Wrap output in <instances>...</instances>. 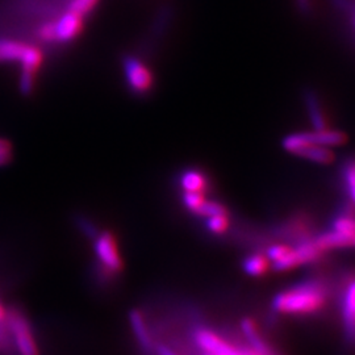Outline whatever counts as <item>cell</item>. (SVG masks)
<instances>
[{"mask_svg": "<svg viewBox=\"0 0 355 355\" xmlns=\"http://www.w3.org/2000/svg\"><path fill=\"white\" fill-rule=\"evenodd\" d=\"M331 230L347 234L350 237H355V217H353V215H346V214L337 216L331 221Z\"/></svg>", "mask_w": 355, "mask_h": 355, "instance_id": "obj_19", "label": "cell"}, {"mask_svg": "<svg viewBox=\"0 0 355 355\" xmlns=\"http://www.w3.org/2000/svg\"><path fill=\"white\" fill-rule=\"evenodd\" d=\"M179 184L182 187L183 192H203L207 191V177L204 175L202 171L190 168L182 173L179 178Z\"/></svg>", "mask_w": 355, "mask_h": 355, "instance_id": "obj_13", "label": "cell"}, {"mask_svg": "<svg viewBox=\"0 0 355 355\" xmlns=\"http://www.w3.org/2000/svg\"><path fill=\"white\" fill-rule=\"evenodd\" d=\"M92 241L96 263L108 272L119 275L124 268V262L114 233L111 230H101Z\"/></svg>", "mask_w": 355, "mask_h": 355, "instance_id": "obj_5", "label": "cell"}, {"mask_svg": "<svg viewBox=\"0 0 355 355\" xmlns=\"http://www.w3.org/2000/svg\"><path fill=\"white\" fill-rule=\"evenodd\" d=\"M44 61L42 51L37 46L24 44L21 41L0 38V64L17 62L21 70L37 74Z\"/></svg>", "mask_w": 355, "mask_h": 355, "instance_id": "obj_2", "label": "cell"}, {"mask_svg": "<svg viewBox=\"0 0 355 355\" xmlns=\"http://www.w3.org/2000/svg\"><path fill=\"white\" fill-rule=\"evenodd\" d=\"M128 320L141 352L144 355H154L155 343H153L152 336L142 312L139 309H130L128 313Z\"/></svg>", "mask_w": 355, "mask_h": 355, "instance_id": "obj_8", "label": "cell"}, {"mask_svg": "<svg viewBox=\"0 0 355 355\" xmlns=\"http://www.w3.org/2000/svg\"><path fill=\"white\" fill-rule=\"evenodd\" d=\"M353 240H354V237H350L347 234H343V233L330 229L329 232L320 234L316 239H313V242L322 253H325L330 249L352 248Z\"/></svg>", "mask_w": 355, "mask_h": 355, "instance_id": "obj_11", "label": "cell"}, {"mask_svg": "<svg viewBox=\"0 0 355 355\" xmlns=\"http://www.w3.org/2000/svg\"><path fill=\"white\" fill-rule=\"evenodd\" d=\"M343 178L352 204H354L355 207V157H352L343 162Z\"/></svg>", "mask_w": 355, "mask_h": 355, "instance_id": "obj_18", "label": "cell"}, {"mask_svg": "<svg viewBox=\"0 0 355 355\" xmlns=\"http://www.w3.org/2000/svg\"><path fill=\"white\" fill-rule=\"evenodd\" d=\"M121 67L128 89L135 96H146L152 92L154 76L142 60L133 54H125L121 58Z\"/></svg>", "mask_w": 355, "mask_h": 355, "instance_id": "obj_3", "label": "cell"}, {"mask_svg": "<svg viewBox=\"0 0 355 355\" xmlns=\"http://www.w3.org/2000/svg\"><path fill=\"white\" fill-rule=\"evenodd\" d=\"M83 21H85V17L71 11L62 13L58 17V20L54 21L57 44L64 45L74 41L83 31Z\"/></svg>", "mask_w": 355, "mask_h": 355, "instance_id": "obj_7", "label": "cell"}, {"mask_svg": "<svg viewBox=\"0 0 355 355\" xmlns=\"http://www.w3.org/2000/svg\"><path fill=\"white\" fill-rule=\"evenodd\" d=\"M297 3L300 6V8L304 11L309 10V7H311V0H297Z\"/></svg>", "mask_w": 355, "mask_h": 355, "instance_id": "obj_33", "label": "cell"}, {"mask_svg": "<svg viewBox=\"0 0 355 355\" xmlns=\"http://www.w3.org/2000/svg\"><path fill=\"white\" fill-rule=\"evenodd\" d=\"M0 150H12L11 142L6 139H0Z\"/></svg>", "mask_w": 355, "mask_h": 355, "instance_id": "obj_32", "label": "cell"}, {"mask_svg": "<svg viewBox=\"0 0 355 355\" xmlns=\"http://www.w3.org/2000/svg\"><path fill=\"white\" fill-rule=\"evenodd\" d=\"M36 73L21 70L19 76V91L23 96H31L36 87Z\"/></svg>", "mask_w": 355, "mask_h": 355, "instance_id": "obj_22", "label": "cell"}, {"mask_svg": "<svg viewBox=\"0 0 355 355\" xmlns=\"http://www.w3.org/2000/svg\"><path fill=\"white\" fill-rule=\"evenodd\" d=\"M204 355H258L255 352H254L253 349L250 347V346H248V347H237V346H234V345H229L228 347L224 350V352H221V353H217V354H207V353H204Z\"/></svg>", "mask_w": 355, "mask_h": 355, "instance_id": "obj_28", "label": "cell"}, {"mask_svg": "<svg viewBox=\"0 0 355 355\" xmlns=\"http://www.w3.org/2000/svg\"><path fill=\"white\" fill-rule=\"evenodd\" d=\"M352 248H355V237L354 240H353V245H352Z\"/></svg>", "mask_w": 355, "mask_h": 355, "instance_id": "obj_35", "label": "cell"}, {"mask_svg": "<svg viewBox=\"0 0 355 355\" xmlns=\"http://www.w3.org/2000/svg\"><path fill=\"white\" fill-rule=\"evenodd\" d=\"M101 0H70L67 4V11L76 13L82 17H86L92 12Z\"/></svg>", "mask_w": 355, "mask_h": 355, "instance_id": "obj_20", "label": "cell"}, {"mask_svg": "<svg viewBox=\"0 0 355 355\" xmlns=\"http://www.w3.org/2000/svg\"><path fill=\"white\" fill-rule=\"evenodd\" d=\"M229 221L227 215H217L207 217L205 220V227L215 234H223L227 232L228 229Z\"/></svg>", "mask_w": 355, "mask_h": 355, "instance_id": "obj_24", "label": "cell"}, {"mask_svg": "<svg viewBox=\"0 0 355 355\" xmlns=\"http://www.w3.org/2000/svg\"><path fill=\"white\" fill-rule=\"evenodd\" d=\"M7 318V315H6ZM12 343L11 333L7 325V318L0 320V354H6L10 349V345Z\"/></svg>", "mask_w": 355, "mask_h": 355, "instance_id": "obj_26", "label": "cell"}, {"mask_svg": "<svg viewBox=\"0 0 355 355\" xmlns=\"http://www.w3.org/2000/svg\"><path fill=\"white\" fill-rule=\"evenodd\" d=\"M154 355H178L174 350H171L168 346L162 345V343H158L155 345V349H154Z\"/></svg>", "mask_w": 355, "mask_h": 355, "instance_id": "obj_29", "label": "cell"}, {"mask_svg": "<svg viewBox=\"0 0 355 355\" xmlns=\"http://www.w3.org/2000/svg\"><path fill=\"white\" fill-rule=\"evenodd\" d=\"M290 250H291V248L287 245H272L267 249L266 257L268 258V261H271L274 263V262L282 259L286 254H288Z\"/></svg>", "mask_w": 355, "mask_h": 355, "instance_id": "obj_27", "label": "cell"}, {"mask_svg": "<svg viewBox=\"0 0 355 355\" xmlns=\"http://www.w3.org/2000/svg\"><path fill=\"white\" fill-rule=\"evenodd\" d=\"M268 258L261 254H253L248 255L243 262H242V268L243 271L250 275V277H262L268 271Z\"/></svg>", "mask_w": 355, "mask_h": 355, "instance_id": "obj_16", "label": "cell"}, {"mask_svg": "<svg viewBox=\"0 0 355 355\" xmlns=\"http://www.w3.org/2000/svg\"><path fill=\"white\" fill-rule=\"evenodd\" d=\"M6 315H7V311H6V308L0 303V320L6 318Z\"/></svg>", "mask_w": 355, "mask_h": 355, "instance_id": "obj_34", "label": "cell"}, {"mask_svg": "<svg viewBox=\"0 0 355 355\" xmlns=\"http://www.w3.org/2000/svg\"><path fill=\"white\" fill-rule=\"evenodd\" d=\"M36 36L38 40L44 44L48 45H55L57 44V37H55V26H54V21H49L45 23L42 26H38Z\"/></svg>", "mask_w": 355, "mask_h": 355, "instance_id": "obj_25", "label": "cell"}, {"mask_svg": "<svg viewBox=\"0 0 355 355\" xmlns=\"http://www.w3.org/2000/svg\"><path fill=\"white\" fill-rule=\"evenodd\" d=\"M12 150H0V167L8 165L12 161Z\"/></svg>", "mask_w": 355, "mask_h": 355, "instance_id": "obj_30", "label": "cell"}, {"mask_svg": "<svg viewBox=\"0 0 355 355\" xmlns=\"http://www.w3.org/2000/svg\"><path fill=\"white\" fill-rule=\"evenodd\" d=\"M73 223L79 230V233L83 234L89 240H94L101 232L98 225L95 224V221H92V218H89V216L78 214V215L74 216Z\"/></svg>", "mask_w": 355, "mask_h": 355, "instance_id": "obj_17", "label": "cell"}, {"mask_svg": "<svg viewBox=\"0 0 355 355\" xmlns=\"http://www.w3.org/2000/svg\"><path fill=\"white\" fill-rule=\"evenodd\" d=\"M193 215L211 217V216L228 215V209L225 205L214 200H205Z\"/></svg>", "mask_w": 355, "mask_h": 355, "instance_id": "obj_21", "label": "cell"}, {"mask_svg": "<svg viewBox=\"0 0 355 355\" xmlns=\"http://www.w3.org/2000/svg\"><path fill=\"white\" fill-rule=\"evenodd\" d=\"M296 155L320 165H329L334 161V153L330 150V148L321 145H306Z\"/></svg>", "mask_w": 355, "mask_h": 355, "instance_id": "obj_14", "label": "cell"}, {"mask_svg": "<svg viewBox=\"0 0 355 355\" xmlns=\"http://www.w3.org/2000/svg\"><path fill=\"white\" fill-rule=\"evenodd\" d=\"M7 325L11 333L13 346L19 355H40L37 345L29 321L19 308L13 306L7 311Z\"/></svg>", "mask_w": 355, "mask_h": 355, "instance_id": "obj_4", "label": "cell"}, {"mask_svg": "<svg viewBox=\"0 0 355 355\" xmlns=\"http://www.w3.org/2000/svg\"><path fill=\"white\" fill-rule=\"evenodd\" d=\"M306 139L311 145H321V146H341L347 137L343 132L324 129V130H315V132H306Z\"/></svg>", "mask_w": 355, "mask_h": 355, "instance_id": "obj_12", "label": "cell"}, {"mask_svg": "<svg viewBox=\"0 0 355 355\" xmlns=\"http://www.w3.org/2000/svg\"><path fill=\"white\" fill-rule=\"evenodd\" d=\"M305 105H306V110H308V114H309V120L312 123L313 128L316 130H324V129H328V123L325 120V116L321 111V105H320V101H318V96L315 92H308L305 95Z\"/></svg>", "mask_w": 355, "mask_h": 355, "instance_id": "obj_15", "label": "cell"}, {"mask_svg": "<svg viewBox=\"0 0 355 355\" xmlns=\"http://www.w3.org/2000/svg\"><path fill=\"white\" fill-rule=\"evenodd\" d=\"M328 296L327 284L318 278H312L277 293L271 306L280 315H312L325 306Z\"/></svg>", "mask_w": 355, "mask_h": 355, "instance_id": "obj_1", "label": "cell"}, {"mask_svg": "<svg viewBox=\"0 0 355 355\" xmlns=\"http://www.w3.org/2000/svg\"><path fill=\"white\" fill-rule=\"evenodd\" d=\"M195 345L207 354H217L224 352L230 343L223 336L208 328H196L192 333Z\"/></svg>", "mask_w": 355, "mask_h": 355, "instance_id": "obj_9", "label": "cell"}, {"mask_svg": "<svg viewBox=\"0 0 355 355\" xmlns=\"http://www.w3.org/2000/svg\"><path fill=\"white\" fill-rule=\"evenodd\" d=\"M322 252L315 245L313 240H305L295 249H291L282 259L274 262L272 268L275 271H287L293 267L313 263L322 257Z\"/></svg>", "mask_w": 355, "mask_h": 355, "instance_id": "obj_6", "label": "cell"}, {"mask_svg": "<svg viewBox=\"0 0 355 355\" xmlns=\"http://www.w3.org/2000/svg\"><path fill=\"white\" fill-rule=\"evenodd\" d=\"M207 200L205 193L203 192H183V198L182 202L187 211H190L191 214H195L196 209Z\"/></svg>", "mask_w": 355, "mask_h": 355, "instance_id": "obj_23", "label": "cell"}, {"mask_svg": "<svg viewBox=\"0 0 355 355\" xmlns=\"http://www.w3.org/2000/svg\"><path fill=\"white\" fill-rule=\"evenodd\" d=\"M241 330L243 337L249 343V346L253 349L258 355H278V353L267 345L266 341L262 338L259 331L257 329V325L252 318H245L241 320Z\"/></svg>", "mask_w": 355, "mask_h": 355, "instance_id": "obj_10", "label": "cell"}, {"mask_svg": "<svg viewBox=\"0 0 355 355\" xmlns=\"http://www.w3.org/2000/svg\"><path fill=\"white\" fill-rule=\"evenodd\" d=\"M345 338H346V341H347V343H355V316L354 320H353V324H352V329H350L349 334H347Z\"/></svg>", "mask_w": 355, "mask_h": 355, "instance_id": "obj_31", "label": "cell"}]
</instances>
